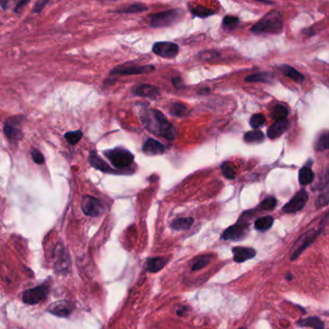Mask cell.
Listing matches in <instances>:
<instances>
[{
	"label": "cell",
	"mask_w": 329,
	"mask_h": 329,
	"mask_svg": "<svg viewBox=\"0 0 329 329\" xmlns=\"http://www.w3.org/2000/svg\"><path fill=\"white\" fill-rule=\"evenodd\" d=\"M27 3H28V1H20V2H19V3L17 4V7H16V12H19V10H20L23 6H25Z\"/></svg>",
	"instance_id": "7bdbcfd3"
},
{
	"label": "cell",
	"mask_w": 329,
	"mask_h": 329,
	"mask_svg": "<svg viewBox=\"0 0 329 329\" xmlns=\"http://www.w3.org/2000/svg\"><path fill=\"white\" fill-rule=\"evenodd\" d=\"M314 172L311 170L310 167L304 166L300 169L299 174H298V179H299V183L302 186H307L310 185L313 181H314Z\"/></svg>",
	"instance_id": "cb8c5ba5"
},
{
	"label": "cell",
	"mask_w": 329,
	"mask_h": 329,
	"mask_svg": "<svg viewBox=\"0 0 329 329\" xmlns=\"http://www.w3.org/2000/svg\"><path fill=\"white\" fill-rule=\"evenodd\" d=\"M89 161H90V164L99 171L101 172H104V173H109V174H119L117 171H115L113 168H111L104 160H102L98 155L95 152V151H92L90 153V155H89Z\"/></svg>",
	"instance_id": "9a60e30c"
},
{
	"label": "cell",
	"mask_w": 329,
	"mask_h": 329,
	"mask_svg": "<svg viewBox=\"0 0 329 329\" xmlns=\"http://www.w3.org/2000/svg\"><path fill=\"white\" fill-rule=\"evenodd\" d=\"M144 127L152 134L163 137L168 140H173L176 136V130L164 115L155 109L144 108L140 113Z\"/></svg>",
	"instance_id": "6da1fadb"
},
{
	"label": "cell",
	"mask_w": 329,
	"mask_h": 329,
	"mask_svg": "<svg viewBox=\"0 0 329 329\" xmlns=\"http://www.w3.org/2000/svg\"><path fill=\"white\" fill-rule=\"evenodd\" d=\"M191 13L196 16V17H199V18H209L211 17L212 15L214 14V12L213 10H210L209 8H206V7H203V6H197L195 8H192L191 9Z\"/></svg>",
	"instance_id": "4dcf8cb0"
},
{
	"label": "cell",
	"mask_w": 329,
	"mask_h": 329,
	"mask_svg": "<svg viewBox=\"0 0 329 329\" xmlns=\"http://www.w3.org/2000/svg\"><path fill=\"white\" fill-rule=\"evenodd\" d=\"M248 232V224L239 220L235 225L226 229L222 235L225 240H239L242 239Z\"/></svg>",
	"instance_id": "7c38bea8"
},
{
	"label": "cell",
	"mask_w": 329,
	"mask_h": 329,
	"mask_svg": "<svg viewBox=\"0 0 329 329\" xmlns=\"http://www.w3.org/2000/svg\"><path fill=\"white\" fill-rule=\"evenodd\" d=\"M188 111L187 106L182 103V102H174L171 104L169 112L172 116H176V117H183L186 115Z\"/></svg>",
	"instance_id": "f1b7e54d"
},
{
	"label": "cell",
	"mask_w": 329,
	"mask_h": 329,
	"mask_svg": "<svg viewBox=\"0 0 329 329\" xmlns=\"http://www.w3.org/2000/svg\"><path fill=\"white\" fill-rule=\"evenodd\" d=\"M273 222H274V219L272 216L266 215V216L258 218L255 221L254 226L259 231H267L271 228V226L273 225Z\"/></svg>",
	"instance_id": "d4e9b609"
},
{
	"label": "cell",
	"mask_w": 329,
	"mask_h": 329,
	"mask_svg": "<svg viewBox=\"0 0 329 329\" xmlns=\"http://www.w3.org/2000/svg\"><path fill=\"white\" fill-rule=\"evenodd\" d=\"M81 210L84 214L97 217L104 212V206L100 200L90 195H85L81 201Z\"/></svg>",
	"instance_id": "52a82bcc"
},
{
	"label": "cell",
	"mask_w": 329,
	"mask_h": 329,
	"mask_svg": "<svg viewBox=\"0 0 329 329\" xmlns=\"http://www.w3.org/2000/svg\"><path fill=\"white\" fill-rule=\"evenodd\" d=\"M204 53L205 54H200L203 60H214L219 56V53L214 52V51H206Z\"/></svg>",
	"instance_id": "f35d334b"
},
{
	"label": "cell",
	"mask_w": 329,
	"mask_h": 329,
	"mask_svg": "<svg viewBox=\"0 0 329 329\" xmlns=\"http://www.w3.org/2000/svg\"><path fill=\"white\" fill-rule=\"evenodd\" d=\"M220 168H221V171H222L223 176H224L226 179H229V180L235 179V169H234V167L232 166L231 163H229V162L226 161V162H224V163L221 164Z\"/></svg>",
	"instance_id": "836d02e7"
},
{
	"label": "cell",
	"mask_w": 329,
	"mask_h": 329,
	"mask_svg": "<svg viewBox=\"0 0 329 329\" xmlns=\"http://www.w3.org/2000/svg\"><path fill=\"white\" fill-rule=\"evenodd\" d=\"M104 155L109 159L111 164L119 170L129 168L135 160V155L129 150L122 147L107 150L104 152Z\"/></svg>",
	"instance_id": "3957f363"
},
{
	"label": "cell",
	"mask_w": 329,
	"mask_h": 329,
	"mask_svg": "<svg viewBox=\"0 0 329 329\" xmlns=\"http://www.w3.org/2000/svg\"><path fill=\"white\" fill-rule=\"evenodd\" d=\"M307 201H308V193L306 190L301 189L283 207V212L287 213H296L304 208Z\"/></svg>",
	"instance_id": "9c48e42d"
},
{
	"label": "cell",
	"mask_w": 329,
	"mask_h": 329,
	"mask_svg": "<svg viewBox=\"0 0 329 329\" xmlns=\"http://www.w3.org/2000/svg\"><path fill=\"white\" fill-rule=\"evenodd\" d=\"M288 114H289V109L286 106H284L282 104H277L272 108L271 112V117L276 122V121L287 119Z\"/></svg>",
	"instance_id": "4316f807"
},
{
	"label": "cell",
	"mask_w": 329,
	"mask_h": 329,
	"mask_svg": "<svg viewBox=\"0 0 329 329\" xmlns=\"http://www.w3.org/2000/svg\"><path fill=\"white\" fill-rule=\"evenodd\" d=\"M184 14L181 9H172L160 13L150 15V24L152 27H167L175 23Z\"/></svg>",
	"instance_id": "277c9868"
},
{
	"label": "cell",
	"mask_w": 329,
	"mask_h": 329,
	"mask_svg": "<svg viewBox=\"0 0 329 329\" xmlns=\"http://www.w3.org/2000/svg\"><path fill=\"white\" fill-rule=\"evenodd\" d=\"M321 230L317 231L314 229L309 230L308 232H306L305 234L301 235L296 242L294 243V245L291 248V253H290V260L294 261L295 259H297L300 254L316 239V237L320 235Z\"/></svg>",
	"instance_id": "5b68a950"
},
{
	"label": "cell",
	"mask_w": 329,
	"mask_h": 329,
	"mask_svg": "<svg viewBox=\"0 0 329 329\" xmlns=\"http://www.w3.org/2000/svg\"><path fill=\"white\" fill-rule=\"evenodd\" d=\"M8 4H9V2H8V1H2V0L0 1V5L2 6V8H3V9H6Z\"/></svg>",
	"instance_id": "bcb514c9"
},
{
	"label": "cell",
	"mask_w": 329,
	"mask_h": 329,
	"mask_svg": "<svg viewBox=\"0 0 329 329\" xmlns=\"http://www.w3.org/2000/svg\"><path fill=\"white\" fill-rule=\"evenodd\" d=\"M277 205V200L274 197H268L266 198L260 205V208L263 211H272Z\"/></svg>",
	"instance_id": "8d00e7d4"
},
{
	"label": "cell",
	"mask_w": 329,
	"mask_h": 329,
	"mask_svg": "<svg viewBox=\"0 0 329 329\" xmlns=\"http://www.w3.org/2000/svg\"><path fill=\"white\" fill-rule=\"evenodd\" d=\"M47 3H48V1H42V0L38 1V2L35 4V6H34L33 12H34V13H40V12L45 8V6L47 5Z\"/></svg>",
	"instance_id": "ab89813d"
},
{
	"label": "cell",
	"mask_w": 329,
	"mask_h": 329,
	"mask_svg": "<svg viewBox=\"0 0 329 329\" xmlns=\"http://www.w3.org/2000/svg\"><path fill=\"white\" fill-rule=\"evenodd\" d=\"M250 126L253 129H259L261 127H263L266 123V117L264 116V114H254L251 118H250Z\"/></svg>",
	"instance_id": "d6a6232c"
},
{
	"label": "cell",
	"mask_w": 329,
	"mask_h": 329,
	"mask_svg": "<svg viewBox=\"0 0 329 329\" xmlns=\"http://www.w3.org/2000/svg\"><path fill=\"white\" fill-rule=\"evenodd\" d=\"M209 92H210V89H209V88H204V89H202V90L199 91V94L207 95L209 94Z\"/></svg>",
	"instance_id": "f6af8a7d"
},
{
	"label": "cell",
	"mask_w": 329,
	"mask_h": 329,
	"mask_svg": "<svg viewBox=\"0 0 329 329\" xmlns=\"http://www.w3.org/2000/svg\"><path fill=\"white\" fill-rule=\"evenodd\" d=\"M48 288L46 285L34 287L25 290L22 294V301L27 305H35L47 297Z\"/></svg>",
	"instance_id": "ba28073f"
},
{
	"label": "cell",
	"mask_w": 329,
	"mask_h": 329,
	"mask_svg": "<svg viewBox=\"0 0 329 329\" xmlns=\"http://www.w3.org/2000/svg\"><path fill=\"white\" fill-rule=\"evenodd\" d=\"M296 325L301 328H312L314 329H325V324L318 317H309L296 322Z\"/></svg>",
	"instance_id": "44dd1931"
},
{
	"label": "cell",
	"mask_w": 329,
	"mask_h": 329,
	"mask_svg": "<svg viewBox=\"0 0 329 329\" xmlns=\"http://www.w3.org/2000/svg\"><path fill=\"white\" fill-rule=\"evenodd\" d=\"M147 6L143 5L141 3H135L132 5H129L127 7H123L116 11V13L119 14H135V13H141L147 11Z\"/></svg>",
	"instance_id": "83f0119b"
},
{
	"label": "cell",
	"mask_w": 329,
	"mask_h": 329,
	"mask_svg": "<svg viewBox=\"0 0 329 329\" xmlns=\"http://www.w3.org/2000/svg\"><path fill=\"white\" fill-rule=\"evenodd\" d=\"M328 203H329V197H328V193H326L325 195L320 196V198L318 199L317 205L318 207H323V206L328 205Z\"/></svg>",
	"instance_id": "b9f144b4"
},
{
	"label": "cell",
	"mask_w": 329,
	"mask_h": 329,
	"mask_svg": "<svg viewBox=\"0 0 329 329\" xmlns=\"http://www.w3.org/2000/svg\"><path fill=\"white\" fill-rule=\"evenodd\" d=\"M187 309H188L187 307H182L181 309H179V310L177 311L178 315H180V316H182V315H185V312H186V310H187Z\"/></svg>",
	"instance_id": "ee69618b"
},
{
	"label": "cell",
	"mask_w": 329,
	"mask_h": 329,
	"mask_svg": "<svg viewBox=\"0 0 329 329\" xmlns=\"http://www.w3.org/2000/svg\"><path fill=\"white\" fill-rule=\"evenodd\" d=\"M31 155H32V159L35 163L37 164H44L45 163V156L43 155V154L37 150V149H32L31 151Z\"/></svg>",
	"instance_id": "74e56055"
},
{
	"label": "cell",
	"mask_w": 329,
	"mask_h": 329,
	"mask_svg": "<svg viewBox=\"0 0 329 329\" xmlns=\"http://www.w3.org/2000/svg\"></svg>",
	"instance_id": "c3c4849f"
},
{
	"label": "cell",
	"mask_w": 329,
	"mask_h": 329,
	"mask_svg": "<svg viewBox=\"0 0 329 329\" xmlns=\"http://www.w3.org/2000/svg\"><path fill=\"white\" fill-rule=\"evenodd\" d=\"M238 19L236 17H233V16H227L224 18L223 19V27L226 29V30H234L235 27L237 26L238 24Z\"/></svg>",
	"instance_id": "e575fe53"
},
{
	"label": "cell",
	"mask_w": 329,
	"mask_h": 329,
	"mask_svg": "<svg viewBox=\"0 0 329 329\" xmlns=\"http://www.w3.org/2000/svg\"><path fill=\"white\" fill-rule=\"evenodd\" d=\"M74 309H75V306L72 302L68 300H59V301L53 302L47 308V312L59 318H66V317H69L73 313Z\"/></svg>",
	"instance_id": "8fae6325"
},
{
	"label": "cell",
	"mask_w": 329,
	"mask_h": 329,
	"mask_svg": "<svg viewBox=\"0 0 329 329\" xmlns=\"http://www.w3.org/2000/svg\"><path fill=\"white\" fill-rule=\"evenodd\" d=\"M83 134L81 131H75V132H69L67 134H65L64 137L67 140V142L70 145H76L77 143L80 141V139L82 138Z\"/></svg>",
	"instance_id": "1f68e13d"
},
{
	"label": "cell",
	"mask_w": 329,
	"mask_h": 329,
	"mask_svg": "<svg viewBox=\"0 0 329 329\" xmlns=\"http://www.w3.org/2000/svg\"><path fill=\"white\" fill-rule=\"evenodd\" d=\"M287 279L290 281L292 279V275H290V273H288V276H287Z\"/></svg>",
	"instance_id": "7dc6e473"
},
{
	"label": "cell",
	"mask_w": 329,
	"mask_h": 329,
	"mask_svg": "<svg viewBox=\"0 0 329 329\" xmlns=\"http://www.w3.org/2000/svg\"><path fill=\"white\" fill-rule=\"evenodd\" d=\"M155 70V67L152 65L146 66H136V65H130V66H119L114 68L110 75L111 76H133V75H142L148 74Z\"/></svg>",
	"instance_id": "30bf717a"
},
{
	"label": "cell",
	"mask_w": 329,
	"mask_h": 329,
	"mask_svg": "<svg viewBox=\"0 0 329 329\" xmlns=\"http://www.w3.org/2000/svg\"><path fill=\"white\" fill-rule=\"evenodd\" d=\"M274 79V76L272 73L270 72H261L254 75H249L246 78V82H264V83H271Z\"/></svg>",
	"instance_id": "ffe728a7"
},
{
	"label": "cell",
	"mask_w": 329,
	"mask_h": 329,
	"mask_svg": "<svg viewBox=\"0 0 329 329\" xmlns=\"http://www.w3.org/2000/svg\"><path fill=\"white\" fill-rule=\"evenodd\" d=\"M22 120L23 117L21 116L12 117L8 119L6 125L4 126V134L11 143H17L22 138L23 134L19 128Z\"/></svg>",
	"instance_id": "8992f818"
},
{
	"label": "cell",
	"mask_w": 329,
	"mask_h": 329,
	"mask_svg": "<svg viewBox=\"0 0 329 329\" xmlns=\"http://www.w3.org/2000/svg\"><path fill=\"white\" fill-rule=\"evenodd\" d=\"M133 93L139 97H150V98H155L160 95L157 87L154 85H150V84H140V85L135 86L133 89Z\"/></svg>",
	"instance_id": "ac0fdd59"
},
{
	"label": "cell",
	"mask_w": 329,
	"mask_h": 329,
	"mask_svg": "<svg viewBox=\"0 0 329 329\" xmlns=\"http://www.w3.org/2000/svg\"><path fill=\"white\" fill-rule=\"evenodd\" d=\"M194 222V219L192 217H184V218H178L174 220L171 223V227L174 230L181 231V230H188Z\"/></svg>",
	"instance_id": "484cf974"
},
{
	"label": "cell",
	"mask_w": 329,
	"mask_h": 329,
	"mask_svg": "<svg viewBox=\"0 0 329 329\" xmlns=\"http://www.w3.org/2000/svg\"><path fill=\"white\" fill-rule=\"evenodd\" d=\"M167 262H168V260L166 258H163V257L150 258L147 261L146 269L149 272L155 273V272H158L159 271H161L164 268V266L167 264Z\"/></svg>",
	"instance_id": "d6986e66"
},
{
	"label": "cell",
	"mask_w": 329,
	"mask_h": 329,
	"mask_svg": "<svg viewBox=\"0 0 329 329\" xmlns=\"http://www.w3.org/2000/svg\"><path fill=\"white\" fill-rule=\"evenodd\" d=\"M289 126H290V122L287 119L274 122V124L271 126L270 129L268 130L269 138L275 139V138L280 137L283 134H285V132L288 130Z\"/></svg>",
	"instance_id": "e0dca14e"
},
{
	"label": "cell",
	"mask_w": 329,
	"mask_h": 329,
	"mask_svg": "<svg viewBox=\"0 0 329 329\" xmlns=\"http://www.w3.org/2000/svg\"><path fill=\"white\" fill-rule=\"evenodd\" d=\"M213 260V255H201L196 257L191 263V270L193 271H199L207 267Z\"/></svg>",
	"instance_id": "603a6c76"
},
{
	"label": "cell",
	"mask_w": 329,
	"mask_h": 329,
	"mask_svg": "<svg viewBox=\"0 0 329 329\" xmlns=\"http://www.w3.org/2000/svg\"><path fill=\"white\" fill-rule=\"evenodd\" d=\"M172 83H173L174 87L177 88V89H182L183 87H185L184 81H183V79L181 77H173Z\"/></svg>",
	"instance_id": "60d3db41"
},
{
	"label": "cell",
	"mask_w": 329,
	"mask_h": 329,
	"mask_svg": "<svg viewBox=\"0 0 329 329\" xmlns=\"http://www.w3.org/2000/svg\"><path fill=\"white\" fill-rule=\"evenodd\" d=\"M329 133L328 132L324 133L320 136V138L318 139L317 143H316V150L317 151H326V150H328L329 147Z\"/></svg>",
	"instance_id": "d590c367"
},
{
	"label": "cell",
	"mask_w": 329,
	"mask_h": 329,
	"mask_svg": "<svg viewBox=\"0 0 329 329\" xmlns=\"http://www.w3.org/2000/svg\"><path fill=\"white\" fill-rule=\"evenodd\" d=\"M264 134L261 131H251L244 135L243 139L244 141L248 143H257V142L263 141L264 139Z\"/></svg>",
	"instance_id": "f546056e"
},
{
	"label": "cell",
	"mask_w": 329,
	"mask_h": 329,
	"mask_svg": "<svg viewBox=\"0 0 329 329\" xmlns=\"http://www.w3.org/2000/svg\"><path fill=\"white\" fill-rule=\"evenodd\" d=\"M153 51L163 58H174L179 52V46L171 42H158L154 45Z\"/></svg>",
	"instance_id": "4fadbf2b"
},
{
	"label": "cell",
	"mask_w": 329,
	"mask_h": 329,
	"mask_svg": "<svg viewBox=\"0 0 329 329\" xmlns=\"http://www.w3.org/2000/svg\"><path fill=\"white\" fill-rule=\"evenodd\" d=\"M143 152L149 155H162L165 152V147L162 143L155 139L149 138L143 145Z\"/></svg>",
	"instance_id": "2e32d148"
},
{
	"label": "cell",
	"mask_w": 329,
	"mask_h": 329,
	"mask_svg": "<svg viewBox=\"0 0 329 329\" xmlns=\"http://www.w3.org/2000/svg\"><path fill=\"white\" fill-rule=\"evenodd\" d=\"M234 254V259L236 263H243L247 260L253 259L256 256V251L250 247L236 246L232 249Z\"/></svg>",
	"instance_id": "5bb4252c"
},
{
	"label": "cell",
	"mask_w": 329,
	"mask_h": 329,
	"mask_svg": "<svg viewBox=\"0 0 329 329\" xmlns=\"http://www.w3.org/2000/svg\"><path fill=\"white\" fill-rule=\"evenodd\" d=\"M283 27L282 14L278 11H271L251 27V32L257 34H279L282 32Z\"/></svg>",
	"instance_id": "7a4b0ae2"
},
{
	"label": "cell",
	"mask_w": 329,
	"mask_h": 329,
	"mask_svg": "<svg viewBox=\"0 0 329 329\" xmlns=\"http://www.w3.org/2000/svg\"><path fill=\"white\" fill-rule=\"evenodd\" d=\"M280 71L282 72L283 74L287 77L292 79L295 82H302L305 79L304 76L301 73H299L294 68H292V67H290L289 65H281L280 66Z\"/></svg>",
	"instance_id": "7402d4cb"
}]
</instances>
